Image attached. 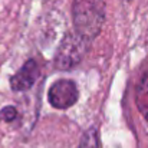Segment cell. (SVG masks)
I'll use <instances>...</instances> for the list:
<instances>
[{
  "instance_id": "277c9868",
  "label": "cell",
  "mask_w": 148,
  "mask_h": 148,
  "mask_svg": "<svg viewBox=\"0 0 148 148\" xmlns=\"http://www.w3.org/2000/svg\"><path fill=\"white\" fill-rule=\"evenodd\" d=\"M36 78H38V63L33 59H30L10 79V86L13 91H26L33 86Z\"/></svg>"
},
{
  "instance_id": "52a82bcc",
  "label": "cell",
  "mask_w": 148,
  "mask_h": 148,
  "mask_svg": "<svg viewBox=\"0 0 148 148\" xmlns=\"http://www.w3.org/2000/svg\"><path fill=\"white\" fill-rule=\"evenodd\" d=\"M16 115H17V111L14 109V106H6L0 112V116H3L6 121H13L16 118Z\"/></svg>"
},
{
  "instance_id": "7a4b0ae2",
  "label": "cell",
  "mask_w": 148,
  "mask_h": 148,
  "mask_svg": "<svg viewBox=\"0 0 148 148\" xmlns=\"http://www.w3.org/2000/svg\"><path fill=\"white\" fill-rule=\"evenodd\" d=\"M89 45H91V42L84 39L76 32L68 33L62 39L59 49L56 52V56H55L56 69L66 71V69H71V68L76 66L78 63H81L88 52Z\"/></svg>"
},
{
  "instance_id": "8992f818",
  "label": "cell",
  "mask_w": 148,
  "mask_h": 148,
  "mask_svg": "<svg viewBox=\"0 0 148 148\" xmlns=\"http://www.w3.org/2000/svg\"><path fill=\"white\" fill-rule=\"evenodd\" d=\"M78 148H99V134L97 128H89L81 138Z\"/></svg>"
},
{
  "instance_id": "5b68a950",
  "label": "cell",
  "mask_w": 148,
  "mask_h": 148,
  "mask_svg": "<svg viewBox=\"0 0 148 148\" xmlns=\"http://www.w3.org/2000/svg\"><path fill=\"white\" fill-rule=\"evenodd\" d=\"M135 101H137V106L140 112L143 114V116L148 119V66L138 82Z\"/></svg>"
},
{
  "instance_id": "3957f363",
  "label": "cell",
  "mask_w": 148,
  "mask_h": 148,
  "mask_svg": "<svg viewBox=\"0 0 148 148\" xmlns=\"http://www.w3.org/2000/svg\"><path fill=\"white\" fill-rule=\"evenodd\" d=\"M48 98L52 106L58 109H66L78 101V88L73 81L59 79L49 89Z\"/></svg>"
},
{
  "instance_id": "6da1fadb",
  "label": "cell",
  "mask_w": 148,
  "mask_h": 148,
  "mask_svg": "<svg viewBox=\"0 0 148 148\" xmlns=\"http://www.w3.org/2000/svg\"><path fill=\"white\" fill-rule=\"evenodd\" d=\"M105 0H75L72 9L75 32L92 42L105 23Z\"/></svg>"
}]
</instances>
